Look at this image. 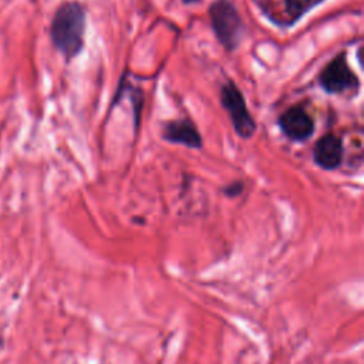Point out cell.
<instances>
[{
    "label": "cell",
    "instance_id": "cell-6",
    "mask_svg": "<svg viewBox=\"0 0 364 364\" xmlns=\"http://www.w3.org/2000/svg\"><path fill=\"white\" fill-rule=\"evenodd\" d=\"M341 141L333 134L321 136L314 145V161L324 169H334L341 162Z\"/></svg>",
    "mask_w": 364,
    "mask_h": 364
},
{
    "label": "cell",
    "instance_id": "cell-2",
    "mask_svg": "<svg viewBox=\"0 0 364 364\" xmlns=\"http://www.w3.org/2000/svg\"><path fill=\"white\" fill-rule=\"evenodd\" d=\"M210 23L220 44L232 51L237 47L245 31L243 21L230 0H216L209 9Z\"/></svg>",
    "mask_w": 364,
    "mask_h": 364
},
{
    "label": "cell",
    "instance_id": "cell-3",
    "mask_svg": "<svg viewBox=\"0 0 364 364\" xmlns=\"http://www.w3.org/2000/svg\"><path fill=\"white\" fill-rule=\"evenodd\" d=\"M220 101L223 108L228 111L236 132L243 138H249L255 132L256 125L250 112L247 111L242 92L235 87L233 82H228L222 87Z\"/></svg>",
    "mask_w": 364,
    "mask_h": 364
},
{
    "label": "cell",
    "instance_id": "cell-4",
    "mask_svg": "<svg viewBox=\"0 0 364 364\" xmlns=\"http://www.w3.org/2000/svg\"><path fill=\"white\" fill-rule=\"evenodd\" d=\"M320 85L323 90L331 94L344 92L358 87V78L348 67L344 54L337 55L331 63L326 65V68L320 74Z\"/></svg>",
    "mask_w": 364,
    "mask_h": 364
},
{
    "label": "cell",
    "instance_id": "cell-1",
    "mask_svg": "<svg viewBox=\"0 0 364 364\" xmlns=\"http://www.w3.org/2000/svg\"><path fill=\"white\" fill-rule=\"evenodd\" d=\"M85 14L78 3L63 4L51 23V40L67 58L77 55L84 43Z\"/></svg>",
    "mask_w": 364,
    "mask_h": 364
},
{
    "label": "cell",
    "instance_id": "cell-5",
    "mask_svg": "<svg viewBox=\"0 0 364 364\" xmlns=\"http://www.w3.org/2000/svg\"><path fill=\"white\" fill-rule=\"evenodd\" d=\"M279 125L282 131L293 141H304L314 131V122L300 107H291L280 115Z\"/></svg>",
    "mask_w": 364,
    "mask_h": 364
},
{
    "label": "cell",
    "instance_id": "cell-7",
    "mask_svg": "<svg viewBox=\"0 0 364 364\" xmlns=\"http://www.w3.org/2000/svg\"><path fill=\"white\" fill-rule=\"evenodd\" d=\"M164 138L173 144H182L189 148H199L202 145L200 134L188 119L168 122L164 128Z\"/></svg>",
    "mask_w": 364,
    "mask_h": 364
},
{
    "label": "cell",
    "instance_id": "cell-9",
    "mask_svg": "<svg viewBox=\"0 0 364 364\" xmlns=\"http://www.w3.org/2000/svg\"><path fill=\"white\" fill-rule=\"evenodd\" d=\"M185 3H195V1H198V0H183Z\"/></svg>",
    "mask_w": 364,
    "mask_h": 364
},
{
    "label": "cell",
    "instance_id": "cell-8",
    "mask_svg": "<svg viewBox=\"0 0 364 364\" xmlns=\"http://www.w3.org/2000/svg\"><path fill=\"white\" fill-rule=\"evenodd\" d=\"M284 3H286L287 13L293 18H297L307 11V9L311 6L313 0H284Z\"/></svg>",
    "mask_w": 364,
    "mask_h": 364
}]
</instances>
